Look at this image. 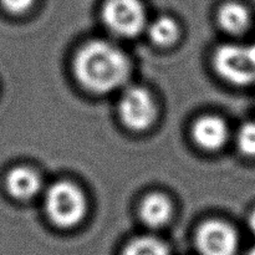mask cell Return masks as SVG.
<instances>
[{
    "label": "cell",
    "mask_w": 255,
    "mask_h": 255,
    "mask_svg": "<svg viewBox=\"0 0 255 255\" xmlns=\"http://www.w3.org/2000/svg\"><path fill=\"white\" fill-rule=\"evenodd\" d=\"M218 21L226 31L231 34H241L248 29L251 24V14L241 2L229 1L219 7Z\"/></svg>",
    "instance_id": "10"
},
{
    "label": "cell",
    "mask_w": 255,
    "mask_h": 255,
    "mask_svg": "<svg viewBox=\"0 0 255 255\" xmlns=\"http://www.w3.org/2000/svg\"><path fill=\"white\" fill-rule=\"evenodd\" d=\"M214 69L227 81L244 86L255 81V45H223L214 55Z\"/></svg>",
    "instance_id": "3"
},
{
    "label": "cell",
    "mask_w": 255,
    "mask_h": 255,
    "mask_svg": "<svg viewBox=\"0 0 255 255\" xmlns=\"http://www.w3.org/2000/svg\"><path fill=\"white\" fill-rule=\"evenodd\" d=\"M192 134L199 147L207 151H217L228 138V127L221 117L203 116L193 125Z\"/></svg>",
    "instance_id": "7"
},
{
    "label": "cell",
    "mask_w": 255,
    "mask_h": 255,
    "mask_svg": "<svg viewBox=\"0 0 255 255\" xmlns=\"http://www.w3.org/2000/svg\"><path fill=\"white\" fill-rule=\"evenodd\" d=\"M248 226H249V229L252 231V233L255 236V209L253 212H252V214L249 216V219H248Z\"/></svg>",
    "instance_id": "15"
},
{
    "label": "cell",
    "mask_w": 255,
    "mask_h": 255,
    "mask_svg": "<svg viewBox=\"0 0 255 255\" xmlns=\"http://www.w3.org/2000/svg\"><path fill=\"white\" fill-rule=\"evenodd\" d=\"M75 75L86 89L99 94L111 92L126 82L129 64L126 55L102 40L87 42L77 52Z\"/></svg>",
    "instance_id": "1"
},
{
    "label": "cell",
    "mask_w": 255,
    "mask_h": 255,
    "mask_svg": "<svg viewBox=\"0 0 255 255\" xmlns=\"http://www.w3.org/2000/svg\"><path fill=\"white\" fill-rule=\"evenodd\" d=\"M119 112L122 122L133 131L147 129L156 120V104L142 87H129L121 96Z\"/></svg>",
    "instance_id": "5"
},
{
    "label": "cell",
    "mask_w": 255,
    "mask_h": 255,
    "mask_svg": "<svg viewBox=\"0 0 255 255\" xmlns=\"http://www.w3.org/2000/svg\"><path fill=\"white\" fill-rule=\"evenodd\" d=\"M122 255H169L166 244L153 237H138L132 239Z\"/></svg>",
    "instance_id": "12"
},
{
    "label": "cell",
    "mask_w": 255,
    "mask_h": 255,
    "mask_svg": "<svg viewBox=\"0 0 255 255\" xmlns=\"http://www.w3.org/2000/svg\"><path fill=\"white\" fill-rule=\"evenodd\" d=\"M196 247L201 255H236L238 236L226 222L208 221L197 231Z\"/></svg>",
    "instance_id": "6"
},
{
    "label": "cell",
    "mask_w": 255,
    "mask_h": 255,
    "mask_svg": "<svg viewBox=\"0 0 255 255\" xmlns=\"http://www.w3.org/2000/svg\"><path fill=\"white\" fill-rule=\"evenodd\" d=\"M237 144L242 153L255 157V122L242 125L237 134Z\"/></svg>",
    "instance_id": "13"
},
{
    "label": "cell",
    "mask_w": 255,
    "mask_h": 255,
    "mask_svg": "<svg viewBox=\"0 0 255 255\" xmlns=\"http://www.w3.org/2000/svg\"><path fill=\"white\" fill-rule=\"evenodd\" d=\"M179 35L177 22L169 16H161L154 20L148 27V36L154 44L168 46L173 44Z\"/></svg>",
    "instance_id": "11"
},
{
    "label": "cell",
    "mask_w": 255,
    "mask_h": 255,
    "mask_svg": "<svg viewBox=\"0 0 255 255\" xmlns=\"http://www.w3.org/2000/svg\"><path fill=\"white\" fill-rule=\"evenodd\" d=\"M0 2L11 14H24L34 5L35 0H0Z\"/></svg>",
    "instance_id": "14"
},
{
    "label": "cell",
    "mask_w": 255,
    "mask_h": 255,
    "mask_svg": "<svg viewBox=\"0 0 255 255\" xmlns=\"http://www.w3.org/2000/svg\"><path fill=\"white\" fill-rule=\"evenodd\" d=\"M50 221L61 228L77 226L86 214V198L81 189L70 182L52 184L45 197Z\"/></svg>",
    "instance_id": "2"
},
{
    "label": "cell",
    "mask_w": 255,
    "mask_h": 255,
    "mask_svg": "<svg viewBox=\"0 0 255 255\" xmlns=\"http://www.w3.org/2000/svg\"><path fill=\"white\" fill-rule=\"evenodd\" d=\"M6 189L14 198L30 199L41 188L39 174L27 167H15L7 173Z\"/></svg>",
    "instance_id": "8"
},
{
    "label": "cell",
    "mask_w": 255,
    "mask_h": 255,
    "mask_svg": "<svg viewBox=\"0 0 255 255\" xmlns=\"http://www.w3.org/2000/svg\"><path fill=\"white\" fill-rule=\"evenodd\" d=\"M102 19L112 32L125 37L136 36L146 26V11L141 0H106Z\"/></svg>",
    "instance_id": "4"
},
{
    "label": "cell",
    "mask_w": 255,
    "mask_h": 255,
    "mask_svg": "<svg viewBox=\"0 0 255 255\" xmlns=\"http://www.w3.org/2000/svg\"><path fill=\"white\" fill-rule=\"evenodd\" d=\"M247 255H255V247H254V248H252L251 251L248 252V254H247Z\"/></svg>",
    "instance_id": "16"
},
{
    "label": "cell",
    "mask_w": 255,
    "mask_h": 255,
    "mask_svg": "<svg viewBox=\"0 0 255 255\" xmlns=\"http://www.w3.org/2000/svg\"><path fill=\"white\" fill-rule=\"evenodd\" d=\"M139 216L146 226L151 228H161L171 219L172 204L163 194L152 193L142 202Z\"/></svg>",
    "instance_id": "9"
}]
</instances>
